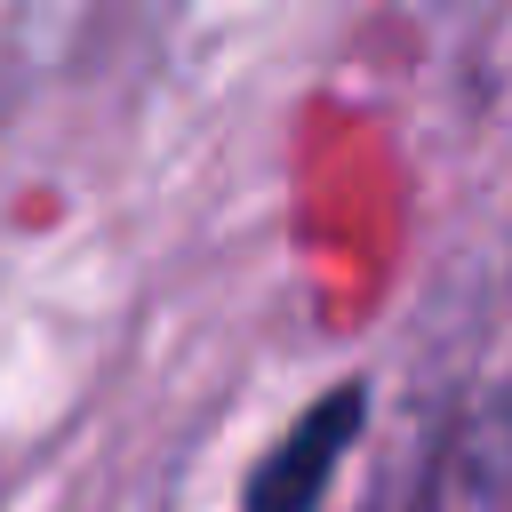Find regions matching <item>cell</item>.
<instances>
[{
	"label": "cell",
	"instance_id": "6da1fadb",
	"mask_svg": "<svg viewBox=\"0 0 512 512\" xmlns=\"http://www.w3.org/2000/svg\"><path fill=\"white\" fill-rule=\"evenodd\" d=\"M360 416H368V400H360V384H336V392H320L280 440H272V456L248 472V488H240V512H320V488H328V472L344 464V448H352V432H360Z\"/></svg>",
	"mask_w": 512,
	"mask_h": 512
}]
</instances>
